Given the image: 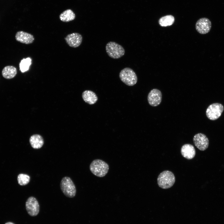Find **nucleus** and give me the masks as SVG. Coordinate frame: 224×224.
I'll use <instances>...</instances> for the list:
<instances>
[{"label":"nucleus","instance_id":"6","mask_svg":"<svg viewBox=\"0 0 224 224\" xmlns=\"http://www.w3.org/2000/svg\"><path fill=\"white\" fill-rule=\"evenodd\" d=\"M224 110V107L218 103L211 104L206 111V115L208 119L212 120L217 119L221 116Z\"/></svg>","mask_w":224,"mask_h":224},{"label":"nucleus","instance_id":"12","mask_svg":"<svg viewBox=\"0 0 224 224\" xmlns=\"http://www.w3.org/2000/svg\"><path fill=\"white\" fill-rule=\"evenodd\" d=\"M15 39L17 41L26 44H31L35 40L34 37L32 34L22 31L16 32Z\"/></svg>","mask_w":224,"mask_h":224},{"label":"nucleus","instance_id":"9","mask_svg":"<svg viewBox=\"0 0 224 224\" xmlns=\"http://www.w3.org/2000/svg\"><path fill=\"white\" fill-rule=\"evenodd\" d=\"M211 26L212 24L210 21L207 18L203 17L199 19L197 21L195 28L199 33L205 34L209 32Z\"/></svg>","mask_w":224,"mask_h":224},{"label":"nucleus","instance_id":"17","mask_svg":"<svg viewBox=\"0 0 224 224\" xmlns=\"http://www.w3.org/2000/svg\"><path fill=\"white\" fill-rule=\"evenodd\" d=\"M75 18V15L72 10L67 9L62 12L59 15L61 21L64 22H68L74 20Z\"/></svg>","mask_w":224,"mask_h":224},{"label":"nucleus","instance_id":"11","mask_svg":"<svg viewBox=\"0 0 224 224\" xmlns=\"http://www.w3.org/2000/svg\"><path fill=\"white\" fill-rule=\"evenodd\" d=\"M68 45L73 48L79 46L82 43V37L81 34L77 33H73L68 35L65 38Z\"/></svg>","mask_w":224,"mask_h":224},{"label":"nucleus","instance_id":"1","mask_svg":"<svg viewBox=\"0 0 224 224\" xmlns=\"http://www.w3.org/2000/svg\"><path fill=\"white\" fill-rule=\"evenodd\" d=\"M90 169L94 175L97 177H102L108 173L109 170L108 164L100 159L94 160L90 165Z\"/></svg>","mask_w":224,"mask_h":224},{"label":"nucleus","instance_id":"15","mask_svg":"<svg viewBox=\"0 0 224 224\" xmlns=\"http://www.w3.org/2000/svg\"><path fill=\"white\" fill-rule=\"evenodd\" d=\"M29 142L32 147L35 149L41 148L44 143L43 138L40 135L38 134L32 135L30 138Z\"/></svg>","mask_w":224,"mask_h":224},{"label":"nucleus","instance_id":"5","mask_svg":"<svg viewBox=\"0 0 224 224\" xmlns=\"http://www.w3.org/2000/svg\"><path fill=\"white\" fill-rule=\"evenodd\" d=\"M121 81L126 85L130 86L135 85L137 82V76L131 68L126 67L122 69L119 74Z\"/></svg>","mask_w":224,"mask_h":224},{"label":"nucleus","instance_id":"2","mask_svg":"<svg viewBox=\"0 0 224 224\" xmlns=\"http://www.w3.org/2000/svg\"><path fill=\"white\" fill-rule=\"evenodd\" d=\"M157 181L159 187L163 189H167L174 185L175 182V177L172 172L165 170L159 175Z\"/></svg>","mask_w":224,"mask_h":224},{"label":"nucleus","instance_id":"3","mask_svg":"<svg viewBox=\"0 0 224 224\" xmlns=\"http://www.w3.org/2000/svg\"><path fill=\"white\" fill-rule=\"evenodd\" d=\"M60 188L67 197L73 198L76 194L75 186L72 179L68 177L65 176L62 179L60 183Z\"/></svg>","mask_w":224,"mask_h":224},{"label":"nucleus","instance_id":"13","mask_svg":"<svg viewBox=\"0 0 224 224\" xmlns=\"http://www.w3.org/2000/svg\"><path fill=\"white\" fill-rule=\"evenodd\" d=\"M181 153L182 156L185 158L187 159H191L195 156L196 151L193 145L186 144L182 147Z\"/></svg>","mask_w":224,"mask_h":224},{"label":"nucleus","instance_id":"10","mask_svg":"<svg viewBox=\"0 0 224 224\" xmlns=\"http://www.w3.org/2000/svg\"><path fill=\"white\" fill-rule=\"evenodd\" d=\"M162 93L160 91L156 89L151 90L148 94L147 100L149 104L152 106H156L161 103Z\"/></svg>","mask_w":224,"mask_h":224},{"label":"nucleus","instance_id":"18","mask_svg":"<svg viewBox=\"0 0 224 224\" xmlns=\"http://www.w3.org/2000/svg\"><path fill=\"white\" fill-rule=\"evenodd\" d=\"M175 21L174 17L171 15H168L161 17L159 20L160 25L162 26H170Z\"/></svg>","mask_w":224,"mask_h":224},{"label":"nucleus","instance_id":"14","mask_svg":"<svg viewBox=\"0 0 224 224\" xmlns=\"http://www.w3.org/2000/svg\"><path fill=\"white\" fill-rule=\"evenodd\" d=\"M82 96L85 102L90 105L94 104L98 100V97L96 94L90 90L84 91Z\"/></svg>","mask_w":224,"mask_h":224},{"label":"nucleus","instance_id":"7","mask_svg":"<svg viewBox=\"0 0 224 224\" xmlns=\"http://www.w3.org/2000/svg\"><path fill=\"white\" fill-rule=\"evenodd\" d=\"M26 208L28 213L31 216H37L40 211V205L37 199L33 196L29 197L26 203Z\"/></svg>","mask_w":224,"mask_h":224},{"label":"nucleus","instance_id":"20","mask_svg":"<svg viewBox=\"0 0 224 224\" xmlns=\"http://www.w3.org/2000/svg\"><path fill=\"white\" fill-rule=\"evenodd\" d=\"M30 176L28 175L20 174L17 177V180L19 185L24 186L30 182Z\"/></svg>","mask_w":224,"mask_h":224},{"label":"nucleus","instance_id":"16","mask_svg":"<svg viewBox=\"0 0 224 224\" xmlns=\"http://www.w3.org/2000/svg\"><path fill=\"white\" fill-rule=\"evenodd\" d=\"M16 68L12 66L5 67L2 71V75L5 78L11 79L14 78L17 74Z\"/></svg>","mask_w":224,"mask_h":224},{"label":"nucleus","instance_id":"4","mask_svg":"<svg viewBox=\"0 0 224 224\" xmlns=\"http://www.w3.org/2000/svg\"><path fill=\"white\" fill-rule=\"evenodd\" d=\"M105 49L109 56L114 59L120 58L124 55L125 52L124 48L121 45L113 41L107 44Z\"/></svg>","mask_w":224,"mask_h":224},{"label":"nucleus","instance_id":"21","mask_svg":"<svg viewBox=\"0 0 224 224\" xmlns=\"http://www.w3.org/2000/svg\"><path fill=\"white\" fill-rule=\"evenodd\" d=\"M5 224H14L12 222H7Z\"/></svg>","mask_w":224,"mask_h":224},{"label":"nucleus","instance_id":"8","mask_svg":"<svg viewBox=\"0 0 224 224\" xmlns=\"http://www.w3.org/2000/svg\"><path fill=\"white\" fill-rule=\"evenodd\" d=\"M193 141L195 146L200 151H204L208 147V139L203 133H198L195 134L194 137Z\"/></svg>","mask_w":224,"mask_h":224},{"label":"nucleus","instance_id":"19","mask_svg":"<svg viewBox=\"0 0 224 224\" xmlns=\"http://www.w3.org/2000/svg\"><path fill=\"white\" fill-rule=\"evenodd\" d=\"M32 59L30 57L24 58L20 61L19 63L20 69L22 72L28 71L32 63Z\"/></svg>","mask_w":224,"mask_h":224}]
</instances>
